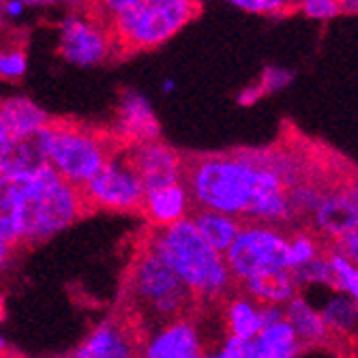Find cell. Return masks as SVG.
<instances>
[{
  "label": "cell",
  "mask_w": 358,
  "mask_h": 358,
  "mask_svg": "<svg viewBox=\"0 0 358 358\" xmlns=\"http://www.w3.org/2000/svg\"><path fill=\"white\" fill-rule=\"evenodd\" d=\"M159 120L155 110L144 96L136 90H127L118 106L116 118V140H120L127 148L142 142L159 140Z\"/></svg>",
  "instance_id": "obj_13"
},
{
  "label": "cell",
  "mask_w": 358,
  "mask_h": 358,
  "mask_svg": "<svg viewBox=\"0 0 358 358\" xmlns=\"http://www.w3.org/2000/svg\"><path fill=\"white\" fill-rule=\"evenodd\" d=\"M122 155L142 180L146 193L185 182V157L161 140L129 146Z\"/></svg>",
  "instance_id": "obj_10"
},
{
  "label": "cell",
  "mask_w": 358,
  "mask_h": 358,
  "mask_svg": "<svg viewBox=\"0 0 358 358\" xmlns=\"http://www.w3.org/2000/svg\"><path fill=\"white\" fill-rule=\"evenodd\" d=\"M227 3L247 13H264V0H227Z\"/></svg>",
  "instance_id": "obj_32"
},
{
  "label": "cell",
  "mask_w": 358,
  "mask_h": 358,
  "mask_svg": "<svg viewBox=\"0 0 358 358\" xmlns=\"http://www.w3.org/2000/svg\"><path fill=\"white\" fill-rule=\"evenodd\" d=\"M251 343L255 350V358H299V354L305 350L287 320L262 329V333Z\"/></svg>",
  "instance_id": "obj_20"
},
{
  "label": "cell",
  "mask_w": 358,
  "mask_h": 358,
  "mask_svg": "<svg viewBox=\"0 0 358 358\" xmlns=\"http://www.w3.org/2000/svg\"><path fill=\"white\" fill-rule=\"evenodd\" d=\"M204 358H255V350H253L251 341L225 337L223 345L215 352H208Z\"/></svg>",
  "instance_id": "obj_26"
},
{
  "label": "cell",
  "mask_w": 358,
  "mask_h": 358,
  "mask_svg": "<svg viewBox=\"0 0 358 358\" xmlns=\"http://www.w3.org/2000/svg\"><path fill=\"white\" fill-rule=\"evenodd\" d=\"M343 11L348 13H358V0H341Z\"/></svg>",
  "instance_id": "obj_37"
},
{
  "label": "cell",
  "mask_w": 358,
  "mask_h": 358,
  "mask_svg": "<svg viewBox=\"0 0 358 358\" xmlns=\"http://www.w3.org/2000/svg\"><path fill=\"white\" fill-rule=\"evenodd\" d=\"M204 356L206 352L202 348L193 317H182L152 331L146 337L142 358H204Z\"/></svg>",
  "instance_id": "obj_12"
},
{
  "label": "cell",
  "mask_w": 358,
  "mask_h": 358,
  "mask_svg": "<svg viewBox=\"0 0 358 358\" xmlns=\"http://www.w3.org/2000/svg\"><path fill=\"white\" fill-rule=\"evenodd\" d=\"M329 255H331V262H333V268L337 273V281H339V289L345 292L348 296H352L358 305V266H354L352 262L335 251H331L327 247Z\"/></svg>",
  "instance_id": "obj_23"
},
{
  "label": "cell",
  "mask_w": 358,
  "mask_h": 358,
  "mask_svg": "<svg viewBox=\"0 0 358 358\" xmlns=\"http://www.w3.org/2000/svg\"><path fill=\"white\" fill-rule=\"evenodd\" d=\"M28 7H45V5H54L60 3V0H24Z\"/></svg>",
  "instance_id": "obj_36"
},
{
  "label": "cell",
  "mask_w": 358,
  "mask_h": 358,
  "mask_svg": "<svg viewBox=\"0 0 358 358\" xmlns=\"http://www.w3.org/2000/svg\"><path fill=\"white\" fill-rule=\"evenodd\" d=\"M322 243L313 232H296L294 236H289V268L296 271L305 264H309L311 259L320 257Z\"/></svg>",
  "instance_id": "obj_22"
},
{
  "label": "cell",
  "mask_w": 358,
  "mask_h": 358,
  "mask_svg": "<svg viewBox=\"0 0 358 358\" xmlns=\"http://www.w3.org/2000/svg\"><path fill=\"white\" fill-rule=\"evenodd\" d=\"M144 331L124 309L103 320L69 354V358H142Z\"/></svg>",
  "instance_id": "obj_9"
},
{
  "label": "cell",
  "mask_w": 358,
  "mask_h": 358,
  "mask_svg": "<svg viewBox=\"0 0 358 358\" xmlns=\"http://www.w3.org/2000/svg\"><path fill=\"white\" fill-rule=\"evenodd\" d=\"M144 243L174 268L200 305L227 301L234 294L236 279L225 255L200 234L191 217L168 227H152Z\"/></svg>",
  "instance_id": "obj_2"
},
{
  "label": "cell",
  "mask_w": 358,
  "mask_h": 358,
  "mask_svg": "<svg viewBox=\"0 0 358 358\" xmlns=\"http://www.w3.org/2000/svg\"><path fill=\"white\" fill-rule=\"evenodd\" d=\"M311 232L317 238H327L329 245L337 238L345 236L348 232L358 227V206L354 204L352 195L348 191V178L339 180L335 187L329 189L320 202L317 210L313 213L311 221Z\"/></svg>",
  "instance_id": "obj_11"
},
{
  "label": "cell",
  "mask_w": 358,
  "mask_h": 358,
  "mask_svg": "<svg viewBox=\"0 0 358 358\" xmlns=\"http://www.w3.org/2000/svg\"><path fill=\"white\" fill-rule=\"evenodd\" d=\"M189 217L195 223V227L200 230V234L223 255L230 251V247L236 243L238 234L245 227V221L236 217L206 210V208H193Z\"/></svg>",
  "instance_id": "obj_19"
},
{
  "label": "cell",
  "mask_w": 358,
  "mask_h": 358,
  "mask_svg": "<svg viewBox=\"0 0 358 358\" xmlns=\"http://www.w3.org/2000/svg\"><path fill=\"white\" fill-rule=\"evenodd\" d=\"M259 96H264V90H262V86H259V84H253V86L245 88L238 94V103L241 106H251V103H255L259 99Z\"/></svg>",
  "instance_id": "obj_31"
},
{
  "label": "cell",
  "mask_w": 358,
  "mask_h": 358,
  "mask_svg": "<svg viewBox=\"0 0 358 358\" xmlns=\"http://www.w3.org/2000/svg\"><path fill=\"white\" fill-rule=\"evenodd\" d=\"M305 3H309V0H292V7H294V9H301Z\"/></svg>",
  "instance_id": "obj_39"
},
{
  "label": "cell",
  "mask_w": 358,
  "mask_h": 358,
  "mask_svg": "<svg viewBox=\"0 0 358 358\" xmlns=\"http://www.w3.org/2000/svg\"><path fill=\"white\" fill-rule=\"evenodd\" d=\"M52 124L48 112H43L28 96H9L0 108V142L3 146L37 136L45 127Z\"/></svg>",
  "instance_id": "obj_14"
},
{
  "label": "cell",
  "mask_w": 358,
  "mask_h": 358,
  "mask_svg": "<svg viewBox=\"0 0 358 358\" xmlns=\"http://www.w3.org/2000/svg\"><path fill=\"white\" fill-rule=\"evenodd\" d=\"M283 307H285V320L292 324V329L296 331L303 348H320V345H329L335 341L322 313L315 311L301 294H296Z\"/></svg>",
  "instance_id": "obj_17"
},
{
  "label": "cell",
  "mask_w": 358,
  "mask_h": 358,
  "mask_svg": "<svg viewBox=\"0 0 358 358\" xmlns=\"http://www.w3.org/2000/svg\"><path fill=\"white\" fill-rule=\"evenodd\" d=\"M200 9L198 0H142V3L110 22L118 50H152L172 39Z\"/></svg>",
  "instance_id": "obj_5"
},
{
  "label": "cell",
  "mask_w": 358,
  "mask_h": 358,
  "mask_svg": "<svg viewBox=\"0 0 358 358\" xmlns=\"http://www.w3.org/2000/svg\"><path fill=\"white\" fill-rule=\"evenodd\" d=\"M322 317L333 335V339L358 337V305L345 292H335V296L322 307Z\"/></svg>",
  "instance_id": "obj_21"
},
{
  "label": "cell",
  "mask_w": 358,
  "mask_h": 358,
  "mask_svg": "<svg viewBox=\"0 0 358 358\" xmlns=\"http://www.w3.org/2000/svg\"><path fill=\"white\" fill-rule=\"evenodd\" d=\"M327 247L331 251L343 255L348 262H352L354 266H358V227H356V230H352V232H348L345 236L337 238L335 243L327 245Z\"/></svg>",
  "instance_id": "obj_29"
},
{
  "label": "cell",
  "mask_w": 358,
  "mask_h": 358,
  "mask_svg": "<svg viewBox=\"0 0 358 358\" xmlns=\"http://www.w3.org/2000/svg\"><path fill=\"white\" fill-rule=\"evenodd\" d=\"M198 3H204V0H198Z\"/></svg>",
  "instance_id": "obj_40"
},
{
  "label": "cell",
  "mask_w": 358,
  "mask_h": 358,
  "mask_svg": "<svg viewBox=\"0 0 358 358\" xmlns=\"http://www.w3.org/2000/svg\"><path fill=\"white\" fill-rule=\"evenodd\" d=\"M28 69V58L20 48L7 50L0 56V76L5 80H20Z\"/></svg>",
  "instance_id": "obj_24"
},
{
  "label": "cell",
  "mask_w": 358,
  "mask_h": 358,
  "mask_svg": "<svg viewBox=\"0 0 358 358\" xmlns=\"http://www.w3.org/2000/svg\"><path fill=\"white\" fill-rule=\"evenodd\" d=\"M26 7L28 5L24 3V0H5V15L11 17V20H17V17L24 15Z\"/></svg>",
  "instance_id": "obj_33"
},
{
  "label": "cell",
  "mask_w": 358,
  "mask_h": 358,
  "mask_svg": "<svg viewBox=\"0 0 358 358\" xmlns=\"http://www.w3.org/2000/svg\"><path fill=\"white\" fill-rule=\"evenodd\" d=\"M225 262L236 285L262 271L289 268V236L275 225L245 223L236 243L225 253Z\"/></svg>",
  "instance_id": "obj_6"
},
{
  "label": "cell",
  "mask_w": 358,
  "mask_h": 358,
  "mask_svg": "<svg viewBox=\"0 0 358 358\" xmlns=\"http://www.w3.org/2000/svg\"><path fill=\"white\" fill-rule=\"evenodd\" d=\"M124 296L122 309L140 324L146 337L170 322L193 317L200 307L191 287L146 243L131 262Z\"/></svg>",
  "instance_id": "obj_3"
},
{
  "label": "cell",
  "mask_w": 358,
  "mask_h": 358,
  "mask_svg": "<svg viewBox=\"0 0 358 358\" xmlns=\"http://www.w3.org/2000/svg\"><path fill=\"white\" fill-rule=\"evenodd\" d=\"M292 80H294V73H292V71L281 69V67H266L257 84L262 86V90L266 94V92H275V90L285 88Z\"/></svg>",
  "instance_id": "obj_28"
},
{
  "label": "cell",
  "mask_w": 358,
  "mask_h": 358,
  "mask_svg": "<svg viewBox=\"0 0 358 358\" xmlns=\"http://www.w3.org/2000/svg\"><path fill=\"white\" fill-rule=\"evenodd\" d=\"M301 11L309 20L327 22V20H333V17L341 15L343 5H341V0H309V3H305L301 7Z\"/></svg>",
  "instance_id": "obj_25"
},
{
  "label": "cell",
  "mask_w": 358,
  "mask_h": 358,
  "mask_svg": "<svg viewBox=\"0 0 358 358\" xmlns=\"http://www.w3.org/2000/svg\"><path fill=\"white\" fill-rule=\"evenodd\" d=\"M60 3L67 5L69 9H84L92 3V0H60Z\"/></svg>",
  "instance_id": "obj_35"
},
{
  "label": "cell",
  "mask_w": 358,
  "mask_h": 358,
  "mask_svg": "<svg viewBox=\"0 0 358 358\" xmlns=\"http://www.w3.org/2000/svg\"><path fill=\"white\" fill-rule=\"evenodd\" d=\"M243 294L259 305H287L299 294V285L289 268H271L238 283Z\"/></svg>",
  "instance_id": "obj_16"
},
{
  "label": "cell",
  "mask_w": 358,
  "mask_h": 358,
  "mask_svg": "<svg viewBox=\"0 0 358 358\" xmlns=\"http://www.w3.org/2000/svg\"><path fill=\"white\" fill-rule=\"evenodd\" d=\"M92 3H94L96 17H99L101 22H106V24H110L114 17L136 9L142 0H92Z\"/></svg>",
  "instance_id": "obj_27"
},
{
  "label": "cell",
  "mask_w": 358,
  "mask_h": 358,
  "mask_svg": "<svg viewBox=\"0 0 358 358\" xmlns=\"http://www.w3.org/2000/svg\"><path fill=\"white\" fill-rule=\"evenodd\" d=\"M0 182L3 266L17 249L50 241L90 213L82 189L64 180L50 164L37 172L9 176Z\"/></svg>",
  "instance_id": "obj_1"
},
{
  "label": "cell",
  "mask_w": 358,
  "mask_h": 358,
  "mask_svg": "<svg viewBox=\"0 0 358 358\" xmlns=\"http://www.w3.org/2000/svg\"><path fill=\"white\" fill-rule=\"evenodd\" d=\"M116 50L110 24L96 15L69 13L58 28V54L73 67H99Z\"/></svg>",
  "instance_id": "obj_8"
},
{
  "label": "cell",
  "mask_w": 358,
  "mask_h": 358,
  "mask_svg": "<svg viewBox=\"0 0 358 358\" xmlns=\"http://www.w3.org/2000/svg\"><path fill=\"white\" fill-rule=\"evenodd\" d=\"M292 0H264V13L266 15H283L292 11Z\"/></svg>",
  "instance_id": "obj_30"
},
{
  "label": "cell",
  "mask_w": 358,
  "mask_h": 358,
  "mask_svg": "<svg viewBox=\"0 0 358 358\" xmlns=\"http://www.w3.org/2000/svg\"><path fill=\"white\" fill-rule=\"evenodd\" d=\"M82 195L88 210H112V213H140L144 210L146 189L138 174L127 164L122 152L112 157L108 166L96 174Z\"/></svg>",
  "instance_id": "obj_7"
},
{
  "label": "cell",
  "mask_w": 358,
  "mask_h": 358,
  "mask_svg": "<svg viewBox=\"0 0 358 358\" xmlns=\"http://www.w3.org/2000/svg\"><path fill=\"white\" fill-rule=\"evenodd\" d=\"M193 210V200L185 182L161 187L146 193L142 215L152 223V227H168L187 219Z\"/></svg>",
  "instance_id": "obj_15"
},
{
  "label": "cell",
  "mask_w": 358,
  "mask_h": 358,
  "mask_svg": "<svg viewBox=\"0 0 358 358\" xmlns=\"http://www.w3.org/2000/svg\"><path fill=\"white\" fill-rule=\"evenodd\" d=\"M41 142L50 166L78 189L86 187L118 155L116 136L73 122L52 120L41 131Z\"/></svg>",
  "instance_id": "obj_4"
},
{
  "label": "cell",
  "mask_w": 358,
  "mask_h": 358,
  "mask_svg": "<svg viewBox=\"0 0 358 358\" xmlns=\"http://www.w3.org/2000/svg\"><path fill=\"white\" fill-rule=\"evenodd\" d=\"M174 90V80H166L164 82V92H172Z\"/></svg>",
  "instance_id": "obj_38"
},
{
  "label": "cell",
  "mask_w": 358,
  "mask_h": 358,
  "mask_svg": "<svg viewBox=\"0 0 358 358\" xmlns=\"http://www.w3.org/2000/svg\"><path fill=\"white\" fill-rule=\"evenodd\" d=\"M225 329L227 337H236L243 341H253L262 333V305L249 299L247 294H232L225 301Z\"/></svg>",
  "instance_id": "obj_18"
},
{
  "label": "cell",
  "mask_w": 358,
  "mask_h": 358,
  "mask_svg": "<svg viewBox=\"0 0 358 358\" xmlns=\"http://www.w3.org/2000/svg\"><path fill=\"white\" fill-rule=\"evenodd\" d=\"M348 191H350V195H352L354 204L358 206V174H350V176H348Z\"/></svg>",
  "instance_id": "obj_34"
}]
</instances>
